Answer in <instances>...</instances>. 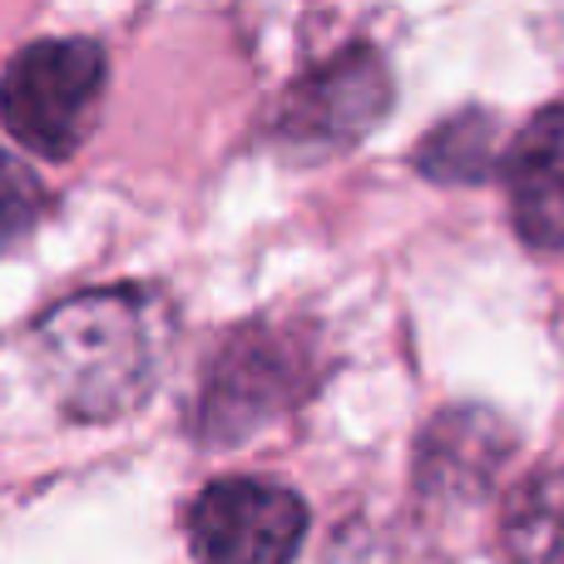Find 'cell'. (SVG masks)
I'll return each mask as SVG.
<instances>
[{
  "mask_svg": "<svg viewBox=\"0 0 564 564\" xmlns=\"http://www.w3.org/2000/svg\"><path fill=\"white\" fill-rule=\"evenodd\" d=\"M169 312L154 292L115 288L55 307L35 332V351L59 406L79 421L124 416L149 397L164 367Z\"/></svg>",
  "mask_w": 564,
  "mask_h": 564,
  "instance_id": "1",
  "label": "cell"
},
{
  "mask_svg": "<svg viewBox=\"0 0 564 564\" xmlns=\"http://www.w3.org/2000/svg\"><path fill=\"white\" fill-rule=\"evenodd\" d=\"M391 109V69L377 50L351 45L317 75H307L282 105V139L292 149H347Z\"/></svg>",
  "mask_w": 564,
  "mask_h": 564,
  "instance_id": "4",
  "label": "cell"
},
{
  "mask_svg": "<svg viewBox=\"0 0 564 564\" xmlns=\"http://www.w3.org/2000/svg\"><path fill=\"white\" fill-rule=\"evenodd\" d=\"M302 351L268 327L238 332V341L218 357V371L204 391V431L208 441H243V431L263 426L302 391Z\"/></svg>",
  "mask_w": 564,
  "mask_h": 564,
  "instance_id": "5",
  "label": "cell"
},
{
  "mask_svg": "<svg viewBox=\"0 0 564 564\" xmlns=\"http://www.w3.org/2000/svg\"><path fill=\"white\" fill-rule=\"evenodd\" d=\"M45 214V188L20 159H10L0 149V248H10L20 234L35 228V218Z\"/></svg>",
  "mask_w": 564,
  "mask_h": 564,
  "instance_id": "9",
  "label": "cell"
},
{
  "mask_svg": "<svg viewBox=\"0 0 564 564\" xmlns=\"http://www.w3.org/2000/svg\"><path fill=\"white\" fill-rule=\"evenodd\" d=\"M510 224L540 253L564 248V105H550L516 134L506 154Z\"/></svg>",
  "mask_w": 564,
  "mask_h": 564,
  "instance_id": "6",
  "label": "cell"
},
{
  "mask_svg": "<svg viewBox=\"0 0 564 564\" xmlns=\"http://www.w3.org/2000/svg\"><path fill=\"white\" fill-rule=\"evenodd\" d=\"M496 164V119L456 115L436 124L416 149V169L436 184H480Z\"/></svg>",
  "mask_w": 564,
  "mask_h": 564,
  "instance_id": "8",
  "label": "cell"
},
{
  "mask_svg": "<svg viewBox=\"0 0 564 564\" xmlns=\"http://www.w3.org/2000/svg\"><path fill=\"white\" fill-rule=\"evenodd\" d=\"M307 540V506L273 480H214L188 510L198 564H292Z\"/></svg>",
  "mask_w": 564,
  "mask_h": 564,
  "instance_id": "3",
  "label": "cell"
},
{
  "mask_svg": "<svg viewBox=\"0 0 564 564\" xmlns=\"http://www.w3.org/2000/svg\"><path fill=\"white\" fill-rule=\"evenodd\" d=\"M510 564H564V466H545L516 486L500 516Z\"/></svg>",
  "mask_w": 564,
  "mask_h": 564,
  "instance_id": "7",
  "label": "cell"
},
{
  "mask_svg": "<svg viewBox=\"0 0 564 564\" xmlns=\"http://www.w3.org/2000/svg\"><path fill=\"white\" fill-rule=\"evenodd\" d=\"M105 50L95 40H35L0 79V119L40 159H69L105 95Z\"/></svg>",
  "mask_w": 564,
  "mask_h": 564,
  "instance_id": "2",
  "label": "cell"
}]
</instances>
